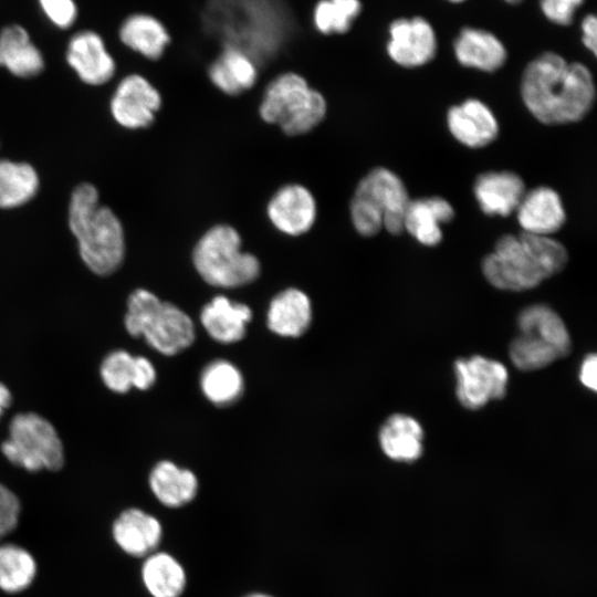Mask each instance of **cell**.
<instances>
[{"instance_id": "1", "label": "cell", "mask_w": 597, "mask_h": 597, "mask_svg": "<svg viewBox=\"0 0 597 597\" xmlns=\"http://www.w3.org/2000/svg\"><path fill=\"white\" fill-rule=\"evenodd\" d=\"M520 90L525 107L546 125L582 121L596 98L590 70L553 51L541 53L525 66Z\"/></svg>"}, {"instance_id": "2", "label": "cell", "mask_w": 597, "mask_h": 597, "mask_svg": "<svg viewBox=\"0 0 597 597\" xmlns=\"http://www.w3.org/2000/svg\"><path fill=\"white\" fill-rule=\"evenodd\" d=\"M567 262V250L559 241L522 231L496 241L482 261V273L499 290L521 292L559 273Z\"/></svg>"}, {"instance_id": "3", "label": "cell", "mask_w": 597, "mask_h": 597, "mask_svg": "<svg viewBox=\"0 0 597 597\" xmlns=\"http://www.w3.org/2000/svg\"><path fill=\"white\" fill-rule=\"evenodd\" d=\"M69 226L76 238L80 255L97 275H108L122 264L125 237L122 223L111 208L100 205L98 191L81 184L72 192Z\"/></svg>"}, {"instance_id": "4", "label": "cell", "mask_w": 597, "mask_h": 597, "mask_svg": "<svg viewBox=\"0 0 597 597\" xmlns=\"http://www.w3.org/2000/svg\"><path fill=\"white\" fill-rule=\"evenodd\" d=\"M410 198L400 177L378 167L357 185L350 201V218L356 231L365 237L385 228L391 234L404 232V217Z\"/></svg>"}, {"instance_id": "5", "label": "cell", "mask_w": 597, "mask_h": 597, "mask_svg": "<svg viewBox=\"0 0 597 597\" xmlns=\"http://www.w3.org/2000/svg\"><path fill=\"white\" fill-rule=\"evenodd\" d=\"M124 324L132 336H143L149 346L168 356L184 350L195 339L191 318L145 289H137L128 296Z\"/></svg>"}, {"instance_id": "6", "label": "cell", "mask_w": 597, "mask_h": 597, "mask_svg": "<svg viewBox=\"0 0 597 597\" xmlns=\"http://www.w3.org/2000/svg\"><path fill=\"white\" fill-rule=\"evenodd\" d=\"M520 335L510 345L513 365L532 371L567 356L572 349L568 329L562 317L549 306L525 307L517 317Z\"/></svg>"}, {"instance_id": "7", "label": "cell", "mask_w": 597, "mask_h": 597, "mask_svg": "<svg viewBox=\"0 0 597 597\" xmlns=\"http://www.w3.org/2000/svg\"><path fill=\"white\" fill-rule=\"evenodd\" d=\"M197 272L210 285L238 287L254 281L260 273L259 260L241 250V238L230 226H214L193 249Z\"/></svg>"}, {"instance_id": "8", "label": "cell", "mask_w": 597, "mask_h": 597, "mask_svg": "<svg viewBox=\"0 0 597 597\" xmlns=\"http://www.w3.org/2000/svg\"><path fill=\"white\" fill-rule=\"evenodd\" d=\"M326 102L321 93L311 88L298 74L285 73L266 87L261 106V117L277 124L289 135L304 134L314 128L325 116Z\"/></svg>"}, {"instance_id": "9", "label": "cell", "mask_w": 597, "mask_h": 597, "mask_svg": "<svg viewBox=\"0 0 597 597\" xmlns=\"http://www.w3.org/2000/svg\"><path fill=\"white\" fill-rule=\"evenodd\" d=\"M4 457L29 472L57 471L64 465L63 443L53 425L34 412L15 415L1 444Z\"/></svg>"}, {"instance_id": "10", "label": "cell", "mask_w": 597, "mask_h": 597, "mask_svg": "<svg viewBox=\"0 0 597 597\" xmlns=\"http://www.w3.org/2000/svg\"><path fill=\"white\" fill-rule=\"evenodd\" d=\"M457 397L460 404L476 410L506 394L509 373L506 367L483 356L459 358L454 363Z\"/></svg>"}, {"instance_id": "11", "label": "cell", "mask_w": 597, "mask_h": 597, "mask_svg": "<svg viewBox=\"0 0 597 597\" xmlns=\"http://www.w3.org/2000/svg\"><path fill=\"white\" fill-rule=\"evenodd\" d=\"M386 51L399 66L413 69L431 62L438 51V38L431 22L423 17H401L388 27Z\"/></svg>"}, {"instance_id": "12", "label": "cell", "mask_w": 597, "mask_h": 597, "mask_svg": "<svg viewBox=\"0 0 597 597\" xmlns=\"http://www.w3.org/2000/svg\"><path fill=\"white\" fill-rule=\"evenodd\" d=\"M160 104L159 92L142 75L132 74L117 85L111 100V112L119 125L137 129L154 122Z\"/></svg>"}, {"instance_id": "13", "label": "cell", "mask_w": 597, "mask_h": 597, "mask_svg": "<svg viewBox=\"0 0 597 597\" xmlns=\"http://www.w3.org/2000/svg\"><path fill=\"white\" fill-rule=\"evenodd\" d=\"M163 535L164 530L160 521L138 507L124 510L112 524L114 542L132 557L145 558L156 552Z\"/></svg>"}, {"instance_id": "14", "label": "cell", "mask_w": 597, "mask_h": 597, "mask_svg": "<svg viewBox=\"0 0 597 597\" xmlns=\"http://www.w3.org/2000/svg\"><path fill=\"white\" fill-rule=\"evenodd\" d=\"M447 125L451 135L470 148H482L499 135V123L491 108L476 98H469L448 109Z\"/></svg>"}, {"instance_id": "15", "label": "cell", "mask_w": 597, "mask_h": 597, "mask_svg": "<svg viewBox=\"0 0 597 597\" xmlns=\"http://www.w3.org/2000/svg\"><path fill=\"white\" fill-rule=\"evenodd\" d=\"M515 211L523 232L536 235L552 237L566 220L559 195L546 186L525 191Z\"/></svg>"}, {"instance_id": "16", "label": "cell", "mask_w": 597, "mask_h": 597, "mask_svg": "<svg viewBox=\"0 0 597 597\" xmlns=\"http://www.w3.org/2000/svg\"><path fill=\"white\" fill-rule=\"evenodd\" d=\"M268 214L281 232L290 235L305 233L316 217L314 197L301 185H286L271 198Z\"/></svg>"}, {"instance_id": "17", "label": "cell", "mask_w": 597, "mask_h": 597, "mask_svg": "<svg viewBox=\"0 0 597 597\" xmlns=\"http://www.w3.org/2000/svg\"><path fill=\"white\" fill-rule=\"evenodd\" d=\"M66 60L78 77L90 85L108 82L115 72V62L103 39L93 31H81L71 39Z\"/></svg>"}, {"instance_id": "18", "label": "cell", "mask_w": 597, "mask_h": 597, "mask_svg": "<svg viewBox=\"0 0 597 597\" xmlns=\"http://www.w3.org/2000/svg\"><path fill=\"white\" fill-rule=\"evenodd\" d=\"M457 61L465 67L495 72L507 60V50L493 32L475 27H464L453 41Z\"/></svg>"}, {"instance_id": "19", "label": "cell", "mask_w": 597, "mask_h": 597, "mask_svg": "<svg viewBox=\"0 0 597 597\" xmlns=\"http://www.w3.org/2000/svg\"><path fill=\"white\" fill-rule=\"evenodd\" d=\"M525 191L523 179L509 170L480 174L473 186L479 207L488 216H510L516 210Z\"/></svg>"}, {"instance_id": "20", "label": "cell", "mask_w": 597, "mask_h": 597, "mask_svg": "<svg viewBox=\"0 0 597 597\" xmlns=\"http://www.w3.org/2000/svg\"><path fill=\"white\" fill-rule=\"evenodd\" d=\"M453 218V207L442 197L410 199L404 217V231L419 243L434 247L442 240L441 224Z\"/></svg>"}, {"instance_id": "21", "label": "cell", "mask_w": 597, "mask_h": 597, "mask_svg": "<svg viewBox=\"0 0 597 597\" xmlns=\"http://www.w3.org/2000/svg\"><path fill=\"white\" fill-rule=\"evenodd\" d=\"M252 312L243 303L232 302L218 295L203 306L200 314L201 325L211 338L230 344L240 341L251 321Z\"/></svg>"}, {"instance_id": "22", "label": "cell", "mask_w": 597, "mask_h": 597, "mask_svg": "<svg viewBox=\"0 0 597 597\" xmlns=\"http://www.w3.org/2000/svg\"><path fill=\"white\" fill-rule=\"evenodd\" d=\"M148 483L155 498L169 509L187 505L196 498L199 489L198 479L192 471L167 460L155 464Z\"/></svg>"}, {"instance_id": "23", "label": "cell", "mask_w": 597, "mask_h": 597, "mask_svg": "<svg viewBox=\"0 0 597 597\" xmlns=\"http://www.w3.org/2000/svg\"><path fill=\"white\" fill-rule=\"evenodd\" d=\"M311 321V301L304 292L294 287L275 295L266 314L268 327L284 337L302 335L308 328Z\"/></svg>"}, {"instance_id": "24", "label": "cell", "mask_w": 597, "mask_h": 597, "mask_svg": "<svg viewBox=\"0 0 597 597\" xmlns=\"http://www.w3.org/2000/svg\"><path fill=\"white\" fill-rule=\"evenodd\" d=\"M423 430L412 417L395 413L386 419L379 431L384 453L394 461L413 462L422 454Z\"/></svg>"}, {"instance_id": "25", "label": "cell", "mask_w": 597, "mask_h": 597, "mask_svg": "<svg viewBox=\"0 0 597 597\" xmlns=\"http://www.w3.org/2000/svg\"><path fill=\"white\" fill-rule=\"evenodd\" d=\"M140 577L151 597H181L187 587L182 564L167 552L156 551L146 556Z\"/></svg>"}, {"instance_id": "26", "label": "cell", "mask_w": 597, "mask_h": 597, "mask_svg": "<svg viewBox=\"0 0 597 597\" xmlns=\"http://www.w3.org/2000/svg\"><path fill=\"white\" fill-rule=\"evenodd\" d=\"M0 66L20 77L38 75L44 67L40 50L18 24L8 25L0 32Z\"/></svg>"}, {"instance_id": "27", "label": "cell", "mask_w": 597, "mask_h": 597, "mask_svg": "<svg viewBox=\"0 0 597 597\" xmlns=\"http://www.w3.org/2000/svg\"><path fill=\"white\" fill-rule=\"evenodd\" d=\"M258 76L252 57L242 49L228 46L209 67L211 82L223 93L235 95L250 88Z\"/></svg>"}, {"instance_id": "28", "label": "cell", "mask_w": 597, "mask_h": 597, "mask_svg": "<svg viewBox=\"0 0 597 597\" xmlns=\"http://www.w3.org/2000/svg\"><path fill=\"white\" fill-rule=\"evenodd\" d=\"M119 36L125 45L153 60L160 57L170 42L164 24L144 13L128 17L121 27Z\"/></svg>"}, {"instance_id": "29", "label": "cell", "mask_w": 597, "mask_h": 597, "mask_svg": "<svg viewBox=\"0 0 597 597\" xmlns=\"http://www.w3.org/2000/svg\"><path fill=\"white\" fill-rule=\"evenodd\" d=\"M39 184V176L31 165L0 159V208L27 203L38 192Z\"/></svg>"}, {"instance_id": "30", "label": "cell", "mask_w": 597, "mask_h": 597, "mask_svg": "<svg viewBox=\"0 0 597 597\" xmlns=\"http://www.w3.org/2000/svg\"><path fill=\"white\" fill-rule=\"evenodd\" d=\"M38 565L33 555L13 543H0V589L19 594L35 579Z\"/></svg>"}, {"instance_id": "31", "label": "cell", "mask_w": 597, "mask_h": 597, "mask_svg": "<svg viewBox=\"0 0 597 597\" xmlns=\"http://www.w3.org/2000/svg\"><path fill=\"white\" fill-rule=\"evenodd\" d=\"M200 386L211 402L220 406L234 402L243 391V377L230 362L217 359L201 373Z\"/></svg>"}, {"instance_id": "32", "label": "cell", "mask_w": 597, "mask_h": 597, "mask_svg": "<svg viewBox=\"0 0 597 597\" xmlns=\"http://www.w3.org/2000/svg\"><path fill=\"white\" fill-rule=\"evenodd\" d=\"M360 10V0H321L314 8V24L323 34L345 33Z\"/></svg>"}, {"instance_id": "33", "label": "cell", "mask_w": 597, "mask_h": 597, "mask_svg": "<svg viewBox=\"0 0 597 597\" xmlns=\"http://www.w3.org/2000/svg\"><path fill=\"white\" fill-rule=\"evenodd\" d=\"M136 356L124 349L111 352L102 362L101 377L114 392L125 394L136 384Z\"/></svg>"}, {"instance_id": "34", "label": "cell", "mask_w": 597, "mask_h": 597, "mask_svg": "<svg viewBox=\"0 0 597 597\" xmlns=\"http://www.w3.org/2000/svg\"><path fill=\"white\" fill-rule=\"evenodd\" d=\"M21 514L19 498L0 483V542L15 530Z\"/></svg>"}, {"instance_id": "35", "label": "cell", "mask_w": 597, "mask_h": 597, "mask_svg": "<svg viewBox=\"0 0 597 597\" xmlns=\"http://www.w3.org/2000/svg\"><path fill=\"white\" fill-rule=\"evenodd\" d=\"M584 0H540V9L546 20L565 27L574 21V17Z\"/></svg>"}, {"instance_id": "36", "label": "cell", "mask_w": 597, "mask_h": 597, "mask_svg": "<svg viewBox=\"0 0 597 597\" xmlns=\"http://www.w3.org/2000/svg\"><path fill=\"white\" fill-rule=\"evenodd\" d=\"M45 15L61 29L71 27L77 15L76 4L73 0H39Z\"/></svg>"}, {"instance_id": "37", "label": "cell", "mask_w": 597, "mask_h": 597, "mask_svg": "<svg viewBox=\"0 0 597 597\" xmlns=\"http://www.w3.org/2000/svg\"><path fill=\"white\" fill-rule=\"evenodd\" d=\"M136 384L140 390L150 388L156 381V370L154 365L144 356H136Z\"/></svg>"}, {"instance_id": "38", "label": "cell", "mask_w": 597, "mask_h": 597, "mask_svg": "<svg viewBox=\"0 0 597 597\" xmlns=\"http://www.w3.org/2000/svg\"><path fill=\"white\" fill-rule=\"evenodd\" d=\"M582 42L594 55L597 53V19L595 14H586L580 23Z\"/></svg>"}, {"instance_id": "39", "label": "cell", "mask_w": 597, "mask_h": 597, "mask_svg": "<svg viewBox=\"0 0 597 597\" xmlns=\"http://www.w3.org/2000/svg\"><path fill=\"white\" fill-rule=\"evenodd\" d=\"M597 357L595 354H589L582 363L579 379L582 384L596 391L597 388Z\"/></svg>"}, {"instance_id": "40", "label": "cell", "mask_w": 597, "mask_h": 597, "mask_svg": "<svg viewBox=\"0 0 597 597\" xmlns=\"http://www.w3.org/2000/svg\"><path fill=\"white\" fill-rule=\"evenodd\" d=\"M12 396L8 387L0 383V418L4 410L11 405Z\"/></svg>"}, {"instance_id": "41", "label": "cell", "mask_w": 597, "mask_h": 597, "mask_svg": "<svg viewBox=\"0 0 597 597\" xmlns=\"http://www.w3.org/2000/svg\"><path fill=\"white\" fill-rule=\"evenodd\" d=\"M242 597H274L270 594H266V593H262V591H254V593H250L245 596H242Z\"/></svg>"}, {"instance_id": "42", "label": "cell", "mask_w": 597, "mask_h": 597, "mask_svg": "<svg viewBox=\"0 0 597 597\" xmlns=\"http://www.w3.org/2000/svg\"><path fill=\"white\" fill-rule=\"evenodd\" d=\"M503 1H505V2L509 3V4H519V3H521L523 0H503Z\"/></svg>"}, {"instance_id": "43", "label": "cell", "mask_w": 597, "mask_h": 597, "mask_svg": "<svg viewBox=\"0 0 597 597\" xmlns=\"http://www.w3.org/2000/svg\"><path fill=\"white\" fill-rule=\"evenodd\" d=\"M446 1L451 2V3H462L465 0H446Z\"/></svg>"}]
</instances>
